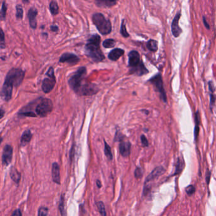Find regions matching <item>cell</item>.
<instances>
[{
	"label": "cell",
	"instance_id": "obj_30",
	"mask_svg": "<svg viewBox=\"0 0 216 216\" xmlns=\"http://www.w3.org/2000/svg\"><path fill=\"white\" fill-rule=\"evenodd\" d=\"M120 34L124 37H128L129 36V34L128 32H127L126 29V23H125V20H122V23H121V27H120Z\"/></svg>",
	"mask_w": 216,
	"mask_h": 216
},
{
	"label": "cell",
	"instance_id": "obj_7",
	"mask_svg": "<svg viewBox=\"0 0 216 216\" xmlns=\"http://www.w3.org/2000/svg\"><path fill=\"white\" fill-rule=\"evenodd\" d=\"M149 82L152 84L153 85V86L155 87L156 90L158 91L160 93V96L161 99L163 100L164 103H167V96L165 91L163 88V80L161 75L160 73L157 74L154 77H153L151 79L149 80Z\"/></svg>",
	"mask_w": 216,
	"mask_h": 216
},
{
	"label": "cell",
	"instance_id": "obj_4",
	"mask_svg": "<svg viewBox=\"0 0 216 216\" xmlns=\"http://www.w3.org/2000/svg\"><path fill=\"white\" fill-rule=\"evenodd\" d=\"M86 74V68L85 67H80L79 69L72 75L68 80V84L70 88L76 92L79 89L82 85L84 76Z\"/></svg>",
	"mask_w": 216,
	"mask_h": 216
},
{
	"label": "cell",
	"instance_id": "obj_23",
	"mask_svg": "<svg viewBox=\"0 0 216 216\" xmlns=\"http://www.w3.org/2000/svg\"><path fill=\"white\" fill-rule=\"evenodd\" d=\"M146 47L150 51L155 52L158 50V42L153 39H150L146 43Z\"/></svg>",
	"mask_w": 216,
	"mask_h": 216
},
{
	"label": "cell",
	"instance_id": "obj_47",
	"mask_svg": "<svg viewBox=\"0 0 216 216\" xmlns=\"http://www.w3.org/2000/svg\"><path fill=\"white\" fill-rule=\"evenodd\" d=\"M22 1L24 3H25V4H27V3H29V0H22Z\"/></svg>",
	"mask_w": 216,
	"mask_h": 216
},
{
	"label": "cell",
	"instance_id": "obj_19",
	"mask_svg": "<svg viewBox=\"0 0 216 216\" xmlns=\"http://www.w3.org/2000/svg\"><path fill=\"white\" fill-rule=\"evenodd\" d=\"M124 53V51L122 49L116 48L112 50L108 55V57L112 61H117L122 56Z\"/></svg>",
	"mask_w": 216,
	"mask_h": 216
},
{
	"label": "cell",
	"instance_id": "obj_1",
	"mask_svg": "<svg viewBox=\"0 0 216 216\" xmlns=\"http://www.w3.org/2000/svg\"><path fill=\"white\" fill-rule=\"evenodd\" d=\"M100 41L101 37L99 35H93L87 40V42L85 47L87 56L94 62L102 61L105 59V56L100 46Z\"/></svg>",
	"mask_w": 216,
	"mask_h": 216
},
{
	"label": "cell",
	"instance_id": "obj_28",
	"mask_svg": "<svg viewBox=\"0 0 216 216\" xmlns=\"http://www.w3.org/2000/svg\"><path fill=\"white\" fill-rule=\"evenodd\" d=\"M184 162L181 160V159H178V161L176 163V171L174 175H178L182 171V170L184 168Z\"/></svg>",
	"mask_w": 216,
	"mask_h": 216
},
{
	"label": "cell",
	"instance_id": "obj_9",
	"mask_svg": "<svg viewBox=\"0 0 216 216\" xmlns=\"http://www.w3.org/2000/svg\"><path fill=\"white\" fill-rule=\"evenodd\" d=\"M181 12H178V14L176 15L174 19H173L171 24L172 34L175 37H178L183 32L181 28L179 26V21L180 17H181Z\"/></svg>",
	"mask_w": 216,
	"mask_h": 216
},
{
	"label": "cell",
	"instance_id": "obj_42",
	"mask_svg": "<svg viewBox=\"0 0 216 216\" xmlns=\"http://www.w3.org/2000/svg\"><path fill=\"white\" fill-rule=\"evenodd\" d=\"M203 22H204V24L205 27L209 30V29H210V25H209V24H208V22H207V20H206L205 16H204V17H203Z\"/></svg>",
	"mask_w": 216,
	"mask_h": 216
},
{
	"label": "cell",
	"instance_id": "obj_39",
	"mask_svg": "<svg viewBox=\"0 0 216 216\" xmlns=\"http://www.w3.org/2000/svg\"><path fill=\"white\" fill-rule=\"evenodd\" d=\"M135 178H137V179H139V178H140L142 176L141 170V169L139 168H137L135 169Z\"/></svg>",
	"mask_w": 216,
	"mask_h": 216
},
{
	"label": "cell",
	"instance_id": "obj_24",
	"mask_svg": "<svg viewBox=\"0 0 216 216\" xmlns=\"http://www.w3.org/2000/svg\"><path fill=\"white\" fill-rule=\"evenodd\" d=\"M50 10L53 15H57L59 13V7L55 1H51L50 4Z\"/></svg>",
	"mask_w": 216,
	"mask_h": 216
},
{
	"label": "cell",
	"instance_id": "obj_25",
	"mask_svg": "<svg viewBox=\"0 0 216 216\" xmlns=\"http://www.w3.org/2000/svg\"><path fill=\"white\" fill-rule=\"evenodd\" d=\"M104 143H105V148H104V152H105V155L106 156L107 159L109 160H112L113 159V155H112V150H111V148L110 145H108V143L105 141L104 140Z\"/></svg>",
	"mask_w": 216,
	"mask_h": 216
},
{
	"label": "cell",
	"instance_id": "obj_41",
	"mask_svg": "<svg viewBox=\"0 0 216 216\" xmlns=\"http://www.w3.org/2000/svg\"><path fill=\"white\" fill-rule=\"evenodd\" d=\"M12 216H22V212L20 209H16L14 212H13Z\"/></svg>",
	"mask_w": 216,
	"mask_h": 216
},
{
	"label": "cell",
	"instance_id": "obj_35",
	"mask_svg": "<svg viewBox=\"0 0 216 216\" xmlns=\"http://www.w3.org/2000/svg\"><path fill=\"white\" fill-rule=\"evenodd\" d=\"M48 209L46 207H41L38 210V216H47Z\"/></svg>",
	"mask_w": 216,
	"mask_h": 216
},
{
	"label": "cell",
	"instance_id": "obj_27",
	"mask_svg": "<svg viewBox=\"0 0 216 216\" xmlns=\"http://www.w3.org/2000/svg\"><path fill=\"white\" fill-rule=\"evenodd\" d=\"M116 41L113 39H108L103 42V46L105 48H112L115 46Z\"/></svg>",
	"mask_w": 216,
	"mask_h": 216
},
{
	"label": "cell",
	"instance_id": "obj_32",
	"mask_svg": "<svg viewBox=\"0 0 216 216\" xmlns=\"http://www.w3.org/2000/svg\"><path fill=\"white\" fill-rule=\"evenodd\" d=\"M16 18L17 19H22L23 15H24V11L21 5H17L16 6Z\"/></svg>",
	"mask_w": 216,
	"mask_h": 216
},
{
	"label": "cell",
	"instance_id": "obj_3",
	"mask_svg": "<svg viewBox=\"0 0 216 216\" xmlns=\"http://www.w3.org/2000/svg\"><path fill=\"white\" fill-rule=\"evenodd\" d=\"M24 71L19 68H12L6 75L5 82L13 87H18L22 82L24 78Z\"/></svg>",
	"mask_w": 216,
	"mask_h": 216
},
{
	"label": "cell",
	"instance_id": "obj_43",
	"mask_svg": "<svg viewBox=\"0 0 216 216\" xmlns=\"http://www.w3.org/2000/svg\"><path fill=\"white\" fill-rule=\"evenodd\" d=\"M50 29L51 31L55 32H56L58 31V27L57 25H51L50 27Z\"/></svg>",
	"mask_w": 216,
	"mask_h": 216
},
{
	"label": "cell",
	"instance_id": "obj_13",
	"mask_svg": "<svg viewBox=\"0 0 216 216\" xmlns=\"http://www.w3.org/2000/svg\"><path fill=\"white\" fill-rule=\"evenodd\" d=\"M164 173L165 169L163 168L162 166L157 167V168L153 169V171L150 173V174L147 176L145 180V183H147L153 181V180L157 179V178H159V176L162 175Z\"/></svg>",
	"mask_w": 216,
	"mask_h": 216
},
{
	"label": "cell",
	"instance_id": "obj_15",
	"mask_svg": "<svg viewBox=\"0 0 216 216\" xmlns=\"http://www.w3.org/2000/svg\"><path fill=\"white\" fill-rule=\"evenodd\" d=\"M119 151L121 156L126 158L130 155L131 153V143L128 141H124V139L120 141Z\"/></svg>",
	"mask_w": 216,
	"mask_h": 216
},
{
	"label": "cell",
	"instance_id": "obj_10",
	"mask_svg": "<svg viewBox=\"0 0 216 216\" xmlns=\"http://www.w3.org/2000/svg\"><path fill=\"white\" fill-rule=\"evenodd\" d=\"M13 156V148L11 145H6L2 156V162L4 166H8L10 164Z\"/></svg>",
	"mask_w": 216,
	"mask_h": 216
},
{
	"label": "cell",
	"instance_id": "obj_31",
	"mask_svg": "<svg viewBox=\"0 0 216 216\" xmlns=\"http://www.w3.org/2000/svg\"><path fill=\"white\" fill-rule=\"evenodd\" d=\"M6 12H7V6H6L5 2L3 1L2 3L1 11H0V18L3 20L6 18Z\"/></svg>",
	"mask_w": 216,
	"mask_h": 216
},
{
	"label": "cell",
	"instance_id": "obj_37",
	"mask_svg": "<svg viewBox=\"0 0 216 216\" xmlns=\"http://www.w3.org/2000/svg\"><path fill=\"white\" fill-rule=\"evenodd\" d=\"M18 114L21 115H24L25 116H29V117H36V114L31 112V111H25V112H21L19 113Z\"/></svg>",
	"mask_w": 216,
	"mask_h": 216
},
{
	"label": "cell",
	"instance_id": "obj_16",
	"mask_svg": "<svg viewBox=\"0 0 216 216\" xmlns=\"http://www.w3.org/2000/svg\"><path fill=\"white\" fill-rule=\"evenodd\" d=\"M38 13V10L34 8H31L28 12L27 17L29 20V24H30V27L33 29H36L37 27L36 17Z\"/></svg>",
	"mask_w": 216,
	"mask_h": 216
},
{
	"label": "cell",
	"instance_id": "obj_6",
	"mask_svg": "<svg viewBox=\"0 0 216 216\" xmlns=\"http://www.w3.org/2000/svg\"><path fill=\"white\" fill-rule=\"evenodd\" d=\"M46 75L49 78H46L42 81V89L44 93H49L53 90L55 85L56 84V79L54 75V70L52 67L49 68Z\"/></svg>",
	"mask_w": 216,
	"mask_h": 216
},
{
	"label": "cell",
	"instance_id": "obj_22",
	"mask_svg": "<svg viewBox=\"0 0 216 216\" xmlns=\"http://www.w3.org/2000/svg\"><path fill=\"white\" fill-rule=\"evenodd\" d=\"M10 177L12 179L13 181H14L17 183H18L19 181H21V173H20L17 171V169L15 168H14V167H12L10 170Z\"/></svg>",
	"mask_w": 216,
	"mask_h": 216
},
{
	"label": "cell",
	"instance_id": "obj_45",
	"mask_svg": "<svg viewBox=\"0 0 216 216\" xmlns=\"http://www.w3.org/2000/svg\"><path fill=\"white\" fill-rule=\"evenodd\" d=\"M5 115V111L3 109H0V119H1Z\"/></svg>",
	"mask_w": 216,
	"mask_h": 216
},
{
	"label": "cell",
	"instance_id": "obj_14",
	"mask_svg": "<svg viewBox=\"0 0 216 216\" xmlns=\"http://www.w3.org/2000/svg\"><path fill=\"white\" fill-rule=\"evenodd\" d=\"M129 66L131 68H135L140 63V55L136 51H131L128 54Z\"/></svg>",
	"mask_w": 216,
	"mask_h": 216
},
{
	"label": "cell",
	"instance_id": "obj_20",
	"mask_svg": "<svg viewBox=\"0 0 216 216\" xmlns=\"http://www.w3.org/2000/svg\"><path fill=\"white\" fill-rule=\"evenodd\" d=\"M131 72L137 75V76H141V75L148 73V71L146 69L142 62H140V63L135 68H132V70Z\"/></svg>",
	"mask_w": 216,
	"mask_h": 216
},
{
	"label": "cell",
	"instance_id": "obj_36",
	"mask_svg": "<svg viewBox=\"0 0 216 216\" xmlns=\"http://www.w3.org/2000/svg\"><path fill=\"white\" fill-rule=\"evenodd\" d=\"M185 191L186 192V194H187L188 195L191 196L195 193V188L193 185H189L186 188Z\"/></svg>",
	"mask_w": 216,
	"mask_h": 216
},
{
	"label": "cell",
	"instance_id": "obj_29",
	"mask_svg": "<svg viewBox=\"0 0 216 216\" xmlns=\"http://www.w3.org/2000/svg\"><path fill=\"white\" fill-rule=\"evenodd\" d=\"M97 207L98 209V211H99L100 214H101V216H107V212L105 210V205L103 204V202H98L96 204Z\"/></svg>",
	"mask_w": 216,
	"mask_h": 216
},
{
	"label": "cell",
	"instance_id": "obj_46",
	"mask_svg": "<svg viewBox=\"0 0 216 216\" xmlns=\"http://www.w3.org/2000/svg\"><path fill=\"white\" fill-rule=\"evenodd\" d=\"M96 185H97L98 188H101V181H99V180H97Z\"/></svg>",
	"mask_w": 216,
	"mask_h": 216
},
{
	"label": "cell",
	"instance_id": "obj_8",
	"mask_svg": "<svg viewBox=\"0 0 216 216\" xmlns=\"http://www.w3.org/2000/svg\"><path fill=\"white\" fill-rule=\"evenodd\" d=\"M98 90L99 89L95 84L86 83L84 85L82 84L76 93L81 96H93L96 94Z\"/></svg>",
	"mask_w": 216,
	"mask_h": 216
},
{
	"label": "cell",
	"instance_id": "obj_48",
	"mask_svg": "<svg viewBox=\"0 0 216 216\" xmlns=\"http://www.w3.org/2000/svg\"><path fill=\"white\" fill-rule=\"evenodd\" d=\"M1 142H2V139H1V138H0V143H1Z\"/></svg>",
	"mask_w": 216,
	"mask_h": 216
},
{
	"label": "cell",
	"instance_id": "obj_2",
	"mask_svg": "<svg viewBox=\"0 0 216 216\" xmlns=\"http://www.w3.org/2000/svg\"><path fill=\"white\" fill-rule=\"evenodd\" d=\"M92 21L97 30L101 35H106L112 32V24L109 20L107 19L101 13H96L93 15Z\"/></svg>",
	"mask_w": 216,
	"mask_h": 216
},
{
	"label": "cell",
	"instance_id": "obj_38",
	"mask_svg": "<svg viewBox=\"0 0 216 216\" xmlns=\"http://www.w3.org/2000/svg\"><path fill=\"white\" fill-rule=\"evenodd\" d=\"M140 139H141V143L143 147H148L149 145L148 141V140H147L145 135H142L141 136Z\"/></svg>",
	"mask_w": 216,
	"mask_h": 216
},
{
	"label": "cell",
	"instance_id": "obj_12",
	"mask_svg": "<svg viewBox=\"0 0 216 216\" xmlns=\"http://www.w3.org/2000/svg\"><path fill=\"white\" fill-rule=\"evenodd\" d=\"M13 87L11 85H10L7 83L4 82L2 89L1 90V97L6 101H8L11 99L12 96V91H13Z\"/></svg>",
	"mask_w": 216,
	"mask_h": 216
},
{
	"label": "cell",
	"instance_id": "obj_44",
	"mask_svg": "<svg viewBox=\"0 0 216 216\" xmlns=\"http://www.w3.org/2000/svg\"><path fill=\"white\" fill-rule=\"evenodd\" d=\"M210 178H211V173L208 172L207 174L206 175V181H207L208 184L209 183V181H210Z\"/></svg>",
	"mask_w": 216,
	"mask_h": 216
},
{
	"label": "cell",
	"instance_id": "obj_33",
	"mask_svg": "<svg viewBox=\"0 0 216 216\" xmlns=\"http://www.w3.org/2000/svg\"><path fill=\"white\" fill-rule=\"evenodd\" d=\"M59 210L60 211L62 216H65V208H64V195H62L59 203Z\"/></svg>",
	"mask_w": 216,
	"mask_h": 216
},
{
	"label": "cell",
	"instance_id": "obj_5",
	"mask_svg": "<svg viewBox=\"0 0 216 216\" xmlns=\"http://www.w3.org/2000/svg\"><path fill=\"white\" fill-rule=\"evenodd\" d=\"M53 109V103L50 99H42L36 108V115L45 117L50 114Z\"/></svg>",
	"mask_w": 216,
	"mask_h": 216
},
{
	"label": "cell",
	"instance_id": "obj_11",
	"mask_svg": "<svg viewBox=\"0 0 216 216\" xmlns=\"http://www.w3.org/2000/svg\"><path fill=\"white\" fill-rule=\"evenodd\" d=\"M79 60V58L77 56L69 53L63 54L60 58V63H67L72 65L77 64Z\"/></svg>",
	"mask_w": 216,
	"mask_h": 216
},
{
	"label": "cell",
	"instance_id": "obj_21",
	"mask_svg": "<svg viewBox=\"0 0 216 216\" xmlns=\"http://www.w3.org/2000/svg\"><path fill=\"white\" fill-rule=\"evenodd\" d=\"M32 138V133L29 130H25L22 134L21 137V145L22 146L25 145L26 144L31 141Z\"/></svg>",
	"mask_w": 216,
	"mask_h": 216
},
{
	"label": "cell",
	"instance_id": "obj_40",
	"mask_svg": "<svg viewBox=\"0 0 216 216\" xmlns=\"http://www.w3.org/2000/svg\"><path fill=\"white\" fill-rule=\"evenodd\" d=\"M214 92H211V109H212V107H213V106L214 105V103H215V97L213 95Z\"/></svg>",
	"mask_w": 216,
	"mask_h": 216
},
{
	"label": "cell",
	"instance_id": "obj_26",
	"mask_svg": "<svg viewBox=\"0 0 216 216\" xmlns=\"http://www.w3.org/2000/svg\"><path fill=\"white\" fill-rule=\"evenodd\" d=\"M195 122H196V125L195 127V132H194V135H195V139L196 140L198 138V133H199V123H200V119H199V114L198 111L196 112L195 114Z\"/></svg>",
	"mask_w": 216,
	"mask_h": 216
},
{
	"label": "cell",
	"instance_id": "obj_17",
	"mask_svg": "<svg viewBox=\"0 0 216 216\" xmlns=\"http://www.w3.org/2000/svg\"><path fill=\"white\" fill-rule=\"evenodd\" d=\"M52 179L53 181L57 184H60V166L58 163L54 162L52 165Z\"/></svg>",
	"mask_w": 216,
	"mask_h": 216
},
{
	"label": "cell",
	"instance_id": "obj_34",
	"mask_svg": "<svg viewBox=\"0 0 216 216\" xmlns=\"http://www.w3.org/2000/svg\"><path fill=\"white\" fill-rule=\"evenodd\" d=\"M0 46L3 49L5 48V34L1 29H0Z\"/></svg>",
	"mask_w": 216,
	"mask_h": 216
},
{
	"label": "cell",
	"instance_id": "obj_18",
	"mask_svg": "<svg viewBox=\"0 0 216 216\" xmlns=\"http://www.w3.org/2000/svg\"><path fill=\"white\" fill-rule=\"evenodd\" d=\"M118 0H94L97 6L100 8H110L117 4Z\"/></svg>",
	"mask_w": 216,
	"mask_h": 216
}]
</instances>
